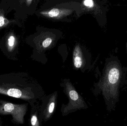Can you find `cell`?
<instances>
[{
	"instance_id": "1",
	"label": "cell",
	"mask_w": 127,
	"mask_h": 126,
	"mask_svg": "<svg viewBox=\"0 0 127 126\" xmlns=\"http://www.w3.org/2000/svg\"><path fill=\"white\" fill-rule=\"evenodd\" d=\"M106 64L103 91L107 109L115 111L119 101L120 89L125 84L127 67H123L118 57L113 55L107 58Z\"/></svg>"
},
{
	"instance_id": "2",
	"label": "cell",
	"mask_w": 127,
	"mask_h": 126,
	"mask_svg": "<svg viewBox=\"0 0 127 126\" xmlns=\"http://www.w3.org/2000/svg\"><path fill=\"white\" fill-rule=\"evenodd\" d=\"M26 106L23 104H16L0 100V114L11 115L12 122L15 124L24 123Z\"/></svg>"
},
{
	"instance_id": "3",
	"label": "cell",
	"mask_w": 127,
	"mask_h": 126,
	"mask_svg": "<svg viewBox=\"0 0 127 126\" xmlns=\"http://www.w3.org/2000/svg\"><path fill=\"white\" fill-rule=\"evenodd\" d=\"M72 12V10L69 9L54 8L50 10L40 12V13L46 18L60 19L70 15Z\"/></svg>"
},
{
	"instance_id": "4",
	"label": "cell",
	"mask_w": 127,
	"mask_h": 126,
	"mask_svg": "<svg viewBox=\"0 0 127 126\" xmlns=\"http://www.w3.org/2000/svg\"><path fill=\"white\" fill-rule=\"evenodd\" d=\"M17 43L16 37L13 33H10L7 36L6 40V46L9 52H12L14 50Z\"/></svg>"
},
{
	"instance_id": "5",
	"label": "cell",
	"mask_w": 127,
	"mask_h": 126,
	"mask_svg": "<svg viewBox=\"0 0 127 126\" xmlns=\"http://www.w3.org/2000/svg\"><path fill=\"white\" fill-rule=\"evenodd\" d=\"M80 53V49L79 46H77L74 51V64L76 68H80L82 65V60L80 56L78 55Z\"/></svg>"
},
{
	"instance_id": "6",
	"label": "cell",
	"mask_w": 127,
	"mask_h": 126,
	"mask_svg": "<svg viewBox=\"0 0 127 126\" xmlns=\"http://www.w3.org/2000/svg\"><path fill=\"white\" fill-rule=\"evenodd\" d=\"M12 22V20H8L5 18L4 10L0 9V29L6 27Z\"/></svg>"
},
{
	"instance_id": "7",
	"label": "cell",
	"mask_w": 127,
	"mask_h": 126,
	"mask_svg": "<svg viewBox=\"0 0 127 126\" xmlns=\"http://www.w3.org/2000/svg\"><path fill=\"white\" fill-rule=\"evenodd\" d=\"M83 3L85 6L89 8H93L95 6L93 0H84Z\"/></svg>"
},
{
	"instance_id": "8",
	"label": "cell",
	"mask_w": 127,
	"mask_h": 126,
	"mask_svg": "<svg viewBox=\"0 0 127 126\" xmlns=\"http://www.w3.org/2000/svg\"><path fill=\"white\" fill-rule=\"evenodd\" d=\"M70 98L74 101H76L78 99V95L77 92L74 90H71L69 92Z\"/></svg>"
},
{
	"instance_id": "9",
	"label": "cell",
	"mask_w": 127,
	"mask_h": 126,
	"mask_svg": "<svg viewBox=\"0 0 127 126\" xmlns=\"http://www.w3.org/2000/svg\"><path fill=\"white\" fill-rule=\"evenodd\" d=\"M52 42V40L51 38L49 37L47 38L43 41L42 44V46L44 48H47L50 45Z\"/></svg>"
},
{
	"instance_id": "10",
	"label": "cell",
	"mask_w": 127,
	"mask_h": 126,
	"mask_svg": "<svg viewBox=\"0 0 127 126\" xmlns=\"http://www.w3.org/2000/svg\"><path fill=\"white\" fill-rule=\"evenodd\" d=\"M37 121V118L36 116L35 115H33L32 117V118L31 119V125L33 126H35L36 124V122Z\"/></svg>"
},
{
	"instance_id": "11",
	"label": "cell",
	"mask_w": 127,
	"mask_h": 126,
	"mask_svg": "<svg viewBox=\"0 0 127 126\" xmlns=\"http://www.w3.org/2000/svg\"><path fill=\"white\" fill-rule=\"evenodd\" d=\"M54 106L55 104L54 103H52L50 104L49 109V112L50 113H53L54 110Z\"/></svg>"
},
{
	"instance_id": "12",
	"label": "cell",
	"mask_w": 127,
	"mask_h": 126,
	"mask_svg": "<svg viewBox=\"0 0 127 126\" xmlns=\"http://www.w3.org/2000/svg\"><path fill=\"white\" fill-rule=\"evenodd\" d=\"M25 1H26V3H27V5L29 6L30 5V4H31V3H32V0H25Z\"/></svg>"
},
{
	"instance_id": "13",
	"label": "cell",
	"mask_w": 127,
	"mask_h": 126,
	"mask_svg": "<svg viewBox=\"0 0 127 126\" xmlns=\"http://www.w3.org/2000/svg\"><path fill=\"white\" fill-rule=\"evenodd\" d=\"M125 84L127 85V73H126V78H125Z\"/></svg>"
},
{
	"instance_id": "14",
	"label": "cell",
	"mask_w": 127,
	"mask_h": 126,
	"mask_svg": "<svg viewBox=\"0 0 127 126\" xmlns=\"http://www.w3.org/2000/svg\"></svg>"
}]
</instances>
